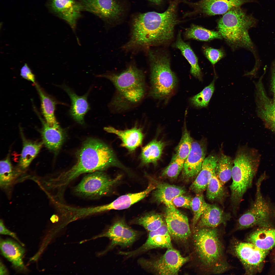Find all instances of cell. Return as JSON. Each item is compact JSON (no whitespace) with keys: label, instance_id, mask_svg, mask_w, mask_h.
<instances>
[{"label":"cell","instance_id":"cell-1","mask_svg":"<svg viewBox=\"0 0 275 275\" xmlns=\"http://www.w3.org/2000/svg\"><path fill=\"white\" fill-rule=\"evenodd\" d=\"M178 0L171 1L162 13L154 11L141 13L134 19L131 37L124 47L127 49L143 48L161 44L173 37L178 23L176 11Z\"/></svg>","mask_w":275,"mask_h":275},{"label":"cell","instance_id":"cell-2","mask_svg":"<svg viewBox=\"0 0 275 275\" xmlns=\"http://www.w3.org/2000/svg\"><path fill=\"white\" fill-rule=\"evenodd\" d=\"M78 153L76 164L54 179L61 191L64 192L68 185L82 174L102 171L112 166L122 167L112 149L97 139L86 141Z\"/></svg>","mask_w":275,"mask_h":275},{"label":"cell","instance_id":"cell-3","mask_svg":"<svg viewBox=\"0 0 275 275\" xmlns=\"http://www.w3.org/2000/svg\"><path fill=\"white\" fill-rule=\"evenodd\" d=\"M194 239L201 267L206 273L221 274L231 269L216 228L197 227Z\"/></svg>","mask_w":275,"mask_h":275},{"label":"cell","instance_id":"cell-4","mask_svg":"<svg viewBox=\"0 0 275 275\" xmlns=\"http://www.w3.org/2000/svg\"><path fill=\"white\" fill-rule=\"evenodd\" d=\"M257 21L246 14L240 7L233 8L224 13L217 24L218 32L233 49L244 48L251 51L257 59L249 30L256 24Z\"/></svg>","mask_w":275,"mask_h":275},{"label":"cell","instance_id":"cell-5","mask_svg":"<svg viewBox=\"0 0 275 275\" xmlns=\"http://www.w3.org/2000/svg\"><path fill=\"white\" fill-rule=\"evenodd\" d=\"M113 84L116 94L112 104L118 109L126 108L140 101L145 92V77L142 71L134 65L118 74H102Z\"/></svg>","mask_w":275,"mask_h":275},{"label":"cell","instance_id":"cell-6","mask_svg":"<svg viewBox=\"0 0 275 275\" xmlns=\"http://www.w3.org/2000/svg\"><path fill=\"white\" fill-rule=\"evenodd\" d=\"M258 157L253 150L243 149L237 153L233 161L230 186L231 198L236 205L241 201L248 189L252 186L257 172Z\"/></svg>","mask_w":275,"mask_h":275},{"label":"cell","instance_id":"cell-7","mask_svg":"<svg viewBox=\"0 0 275 275\" xmlns=\"http://www.w3.org/2000/svg\"><path fill=\"white\" fill-rule=\"evenodd\" d=\"M266 178L264 173L256 184L255 198L250 208L239 219L236 228L241 230L254 226L274 227L275 224V204L261 191L262 184Z\"/></svg>","mask_w":275,"mask_h":275},{"label":"cell","instance_id":"cell-8","mask_svg":"<svg viewBox=\"0 0 275 275\" xmlns=\"http://www.w3.org/2000/svg\"><path fill=\"white\" fill-rule=\"evenodd\" d=\"M148 55L151 72L150 95L156 99H167L173 93L177 82L171 69L169 57L151 51Z\"/></svg>","mask_w":275,"mask_h":275},{"label":"cell","instance_id":"cell-9","mask_svg":"<svg viewBox=\"0 0 275 275\" xmlns=\"http://www.w3.org/2000/svg\"><path fill=\"white\" fill-rule=\"evenodd\" d=\"M101 171L91 173L85 176L74 187V194L91 199H98L110 194L115 185L119 181L121 176L119 175L112 178Z\"/></svg>","mask_w":275,"mask_h":275},{"label":"cell","instance_id":"cell-10","mask_svg":"<svg viewBox=\"0 0 275 275\" xmlns=\"http://www.w3.org/2000/svg\"><path fill=\"white\" fill-rule=\"evenodd\" d=\"M229 250L242 265L245 274L254 275L262 271L269 251L262 250L250 243L236 239L231 240Z\"/></svg>","mask_w":275,"mask_h":275},{"label":"cell","instance_id":"cell-11","mask_svg":"<svg viewBox=\"0 0 275 275\" xmlns=\"http://www.w3.org/2000/svg\"><path fill=\"white\" fill-rule=\"evenodd\" d=\"M189 259L182 256L177 250L172 248L167 249L162 256L157 258L138 259V265L145 270L160 275H177L181 267Z\"/></svg>","mask_w":275,"mask_h":275},{"label":"cell","instance_id":"cell-12","mask_svg":"<svg viewBox=\"0 0 275 275\" xmlns=\"http://www.w3.org/2000/svg\"><path fill=\"white\" fill-rule=\"evenodd\" d=\"M143 232L130 226L124 219L116 220L101 236L108 238L110 243L106 251L118 246L122 248L130 246L143 234Z\"/></svg>","mask_w":275,"mask_h":275},{"label":"cell","instance_id":"cell-13","mask_svg":"<svg viewBox=\"0 0 275 275\" xmlns=\"http://www.w3.org/2000/svg\"><path fill=\"white\" fill-rule=\"evenodd\" d=\"M172 248L171 236L165 222L158 229L149 232L146 241L138 248L129 251H120L117 253L123 256L125 259H128L139 256L152 249Z\"/></svg>","mask_w":275,"mask_h":275},{"label":"cell","instance_id":"cell-14","mask_svg":"<svg viewBox=\"0 0 275 275\" xmlns=\"http://www.w3.org/2000/svg\"><path fill=\"white\" fill-rule=\"evenodd\" d=\"M80 2L83 10L106 20L117 19L123 11L117 0H80Z\"/></svg>","mask_w":275,"mask_h":275},{"label":"cell","instance_id":"cell-15","mask_svg":"<svg viewBox=\"0 0 275 275\" xmlns=\"http://www.w3.org/2000/svg\"><path fill=\"white\" fill-rule=\"evenodd\" d=\"M165 222L171 236L178 240L187 239L191 234L187 217L175 208H167Z\"/></svg>","mask_w":275,"mask_h":275},{"label":"cell","instance_id":"cell-16","mask_svg":"<svg viewBox=\"0 0 275 275\" xmlns=\"http://www.w3.org/2000/svg\"><path fill=\"white\" fill-rule=\"evenodd\" d=\"M206 149L202 143L193 140L190 151L185 160L183 174L187 180L196 176L205 158Z\"/></svg>","mask_w":275,"mask_h":275},{"label":"cell","instance_id":"cell-17","mask_svg":"<svg viewBox=\"0 0 275 275\" xmlns=\"http://www.w3.org/2000/svg\"><path fill=\"white\" fill-rule=\"evenodd\" d=\"M51 7L53 11L66 21L74 31L77 21L83 10L80 2L75 0H51Z\"/></svg>","mask_w":275,"mask_h":275},{"label":"cell","instance_id":"cell-18","mask_svg":"<svg viewBox=\"0 0 275 275\" xmlns=\"http://www.w3.org/2000/svg\"><path fill=\"white\" fill-rule=\"evenodd\" d=\"M248 0H200L194 4L197 10L209 16L224 14L231 9L240 7Z\"/></svg>","mask_w":275,"mask_h":275},{"label":"cell","instance_id":"cell-19","mask_svg":"<svg viewBox=\"0 0 275 275\" xmlns=\"http://www.w3.org/2000/svg\"><path fill=\"white\" fill-rule=\"evenodd\" d=\"M218 157L209 155L205 158L201 169L190 188L196 194L201 193L206 189L207 185L215 174Z\"/></svg>","mask_w":275,"mask_h":275},{"label":"cell","instance_id":"cell-20","mask_svg":"<svg viewBox=\"0 0 275 275\" xmlns=\"http://www.w3.org/2000/svg\"><path fill=\"white\" fill-rule=\"evenodd\" d=\"M22 246L11 239H0V248L3 255L15 269L20 271L25 269L23 260L25 250Z\"/></svg>","mask_w":275,"mask_h":275},{"label":"cell","instance_id":"cell-21","mask_svg":"<svg viewBox=\"0 0 275 275\" xmlns=\"http://www.w3.org/2000/svg\"><path fill=\"white\" fill-rule=\"evenodd\" d=\"M60 86L67 94L71 99V105L69 111L70 115L78 122L83 123L84 116L90 109L87 100L90 90L84 95L80 96L65 84Z\"/></svg>","mask_w":275,"mask_h":275},{"label":"cell","instance_id":"cell-22","mask_svg":"<svg viewBox=\"0 0 275 275\" xmlns=\"http://www.w3.org/2000/svg\"><path fill=\"white\" fill-rule=\"evenodd\" d=\"M257 86L260 116L267 126L275 132V100L267 96L261 81Z\"/></svg>","mask_w":275,"mask_h":275},{"label":"cell","instance_id":"cell-23","mask_svg":"<svg viewBox=\"0 0 275 275\" xmlns=\"http://www.w3.org/2000/svg\"><path fill=\"white\" fill-rule=\"evenodd\" d=\"M230 216L218 206L208 204L197 224V227L216 228L221 224H225Z\"/></svg>","mask_w":275,"mask_h":275},{"label":"cell","instance_id":"cell-24","mask_svg":"<svg viewBox=\"0 0 275 275\" xmlns=\"http://www.w3.org/2000/svg\"><path fill=\"white\" fill-rule=\"evenodd\" d=\"M246 241L260 249L269 251L275 246V228L258 227L248 236Z\"/></svg>","mask_w":275,"mask_h":275},{"label":"cell","instance_id":"cell-25","mask_svg":"<svg viewBox=\"0 0 275 275\" xmlns=\"http://www.w3.org/2000/svg\"><path fill=\"white\" fill-rule=\"evenodd\" d=\"M185 193V190L181 187L161 183L156 184L153 196L154 200L157 202L164 204L167 208L174 209L175 207L172 202L173 199Z\"/></svg>","mask_w":275,"mask_h":275},{"label":"cell","instance_id":"cell-26","mask_svg":"<svg viewBox=\"0 0 275 275\" xmlns=\"http://www.w3.org/2000/svg\"><path fill=\"white\" fill-rule=\"evenodd\" d=\"M43 125L41 131L43 143L49 150L57 152L60 148L64 140V135L59 125L51 126L42 118Z\"/></svg>","mask_w":275,"mask_h":275},{"label":"cell","instance_id":"cell-27","mask_svg":"<svg viewBox=\"0 0 275 275\" xmlns=\"http://www.w3.org/2000/svg\"><path fill=\"white\" fill-rule=\"evenodd\" d=\"M107 132L116 135L121 140V145L130 151L134 150L142 143L143 135L141 129L135 127L130 129L119 130L109 127L104 128Z\"/></svg>","mask_w":275,"mask_h":275},{"label":"cell","instance_id":"cell-28","mask_svg":"<svg viewBox=\"0 0 275 275\" xmlns=\"http://www.w3.org/2000/svg\"><path fill=\"white\" fill-rule=\"evenodd\" d=\"M34 84L40 98L42 112L45 121L51 126L59 125L54 113L56 105L59 102L47 93L37 83Z\"/></svg>","mask_w":275,"mask_h":275},{"label":"cell","instance_id":"cell-29","mask_svg":"<svg viewBox=\"0 0 275 275\" xmlns=\"http://www.w3.org/2000/svg\"><path fill=\"white\" fill-rule=\"evenodd\" d=\"M173 46L180 50L182 55L190 64L191 73L199 80H201L202 73L198 64V58L189 45L183 41L180 32L178 34L176 40L173 44Z\"/></svg>","mask_w":275,"mask_h":275},{"label":"cell","instance_id":"cell-30","mask_svg":"<svg viewBox=\"0 0 275 275\" xmlns=\"http://www.w3.org/2000/svg\"><path fill=\"white\" fill-rule=\"evenodd\" d=\"M164 146L163 142L154 139L142 147L140 155L142 163H156L161 157Z\"/></svg>","mask_w":275,"mask_h":275},{"label":"cell","instance_id":"cell-31","mask_svg":"<svg viewBox=\"0 0 275 275\" xmlns=\"http://www.w3.org/2000/svg\"><path fill=\"white\" fill-rule=\"evenodd\" d=\"M43 142H33L23 138V148L19 166L23 169L27 168L38 153Z\"/></svg>","mask_w":275,"mask_h":275},{"label":"cell","instance_id":"cell-32","mask_svg":"<svg viewBox=\"0 0 275 275\" xmlns=\"http://www.w3.org/2000/svg\"><path fill=\"white\" fill-rule=\"evenodd\" d=\"M184 35L186 39L202 41H208L214 39L223 38L218 31L210 30L196 25H192L187 29Z\"/></svg>","mask_w":275,"mask_h":275},{"label":"cell","instance_id":"cell-33","mask_svg":"<svg viewBox=\"0 0 275 275\" xmlns=\"http://www.w3.org/2000/svg\"><path fill=\"white\" fill-rule=\"evenodd\" d=\"M59 210L64 216H69L72 220L102 212L101 206L88 208H77L59 203Z\"/></svg>","mask_w":275,"mask_h":275},{"label":"cell","instance_id":"cell-34","mask_svg":"<svg viewBox=\"0 0 275 275\" xmlns=\"http://www.w3.org/2000/svg\"><path fill=\"white\" fill-rule=\"evenodd\" d=\"M160 215L155 213H146L132 220L131 224L140 225L148 232L156 230L165 222Z\"/></svg>","mask_w":275,"mask_h":275},{"label":"cell","instance_id":"cell-35","mask_svg":"<svg viewBox=\"0 0 275 275\" xmlns=\"http://www.w3.org/2000/svg\"><path fill=\"white\" fill-rule=\"evenodd\" d=\"M233 161L229 156L222 154L218 158L215 173L220 182L223 185L231 178Z\"/></svg>","mask_w":275,"mask_h":275},{"label":"cell","instance_id":"cell-36","mask_svg":"<svg viewBox=\"0 0 275 275\" xmlns=\"http://www.w3.org/2000/svg\"><path fill=\"white\" fill-rule=\"evenodd\" d=\"M223 185L215 173L208 183L207 187L206 196L211 201H220L223 198L225 191Z\"/></svg>","mask_w":275,"mask_h":275},{"label":"cell","instance_id":"cell-37","mask_svg":"<svg viewBox=\"0 0 275 275\" xmlns=\"http://www.w3.org/2000/svg\"><path fill=\"white\" fill-rule=\"evenodd\" d=\"M208 86L205 87L200 93L193 96L190 99L192 104L198 107L207 106L213 93L214 90L215 79Z\"/></svg>","mask_w":275,"mask_h":275},{"label":"cell","instance_id":"cell-38","mask_svg":"<svg viewBox=\"0 0 275 275\" xmlns=\"http://www.w3.org/2000/svg\"><path fill=\"white\" fill-rule=\"evenodd\" d=\"M208 204L204 199L203 195L201 193L197 194L192 199L191 208L193 213V225L194 229L200 217L207 208Z\"/></svg>","mask_w":275,"mask_h":275},{"label":"cell","instance_id":"cell-39","mask_svg":"<svg viewBox=\"0 0 275 275\" xmlns=\"http://www.w3.org/2000/svg\"><path fill=\"white\" fill-rule=\"evenodd\" d=\"M192 141L189 133L185 128L176 149L175 154L179 158L186 159L190 151Z\"/></svg>","mask_w":275,"mask_h":275},{"label":"cell","instance_id":"cell-40","mask_svg":"<svg viewBox=\"0 0 275 275\" xmlns=\"http://www.w3.org/2000/svg\"><path fill=\"white\" fill-rule=\"evenodd\" d=\"M185 160L175 154L169 164L163 170L162 176L172 178H176L183 169Z\"/></svg>","mask_w":275,"mask_h":275},{"label":"cell","instance_id":"cell-41","mask_svg":"<svg viewBox=\"0 0 275 275\" xmlns=\"http://www.w3.org/2000/svg\"><path fill=\"white\" fill-rule=\"evenodd\" d=\"M0 183L5 186L10 182L13 178L14 172L9 157L1 161L0 163Z\"/></svg>","mask_w":275,"mask_h":275},{"label":"cell","instance_id":"cell-42","mask_svg":"<svg viewBox=\"0 0 275 275\" xmlns=\"http://www.w3.org/2000/svg\"><path fill=\"white\" fill-rule=\"evenodd\" d=\"M204 53L211 63L214 65L224 57V51L222 49H217L210 47L204 49Z\"/></svg>","mask_w":275,"mask_h":275},{"label":"cell","instance_id":"cell-43","mask_svg":"<svg viewBox=\"0 0 275 275\" xmlns=\"http://www.w3.org/2000/svg\"><path fill=\"white\" fill-rule=\"evenodd\" d=\"M192 200V199L189 197L182 195L175 197L173 200L172 202L174 206L176 207L190 209Z\"/></svg>","mask_w":275,"mask_h":275},{"label":"cell","instance_id":"cell-44","mask_svg":"<svg viewBox=\"0 0 275 275\" xmlns=\"http://www.w3.org/2000/svg\"><path fill=\"white\" fill-rule=\"evenodd\" d=\"M20 75L23 78L34 84L36 82L35 76L26 63L21 68Z\"/></svg>","mask_w":275,"mask_h":275},{"label":"cell","instance_id":"cell-45","mask_svg":"<svg viewBox=\"0 0 275 275\" xmlns=\"http://www.w3.org/2000/svg\"><path fill=\"white\" fill-rule=\"evenodd\" d=\"M0 233L10 236L17 240L22 246L24 245V244L20 241L15 233L11 231L5 227L2 220H1L0 222Z\"/></svg>","mask_w":275,"mask_h":275},{"label":"cell","instance_id":"cell-46","mask_svg":"<svg viewBox=\"0 0 275 275\" xmlns=\"http://www.w3.org/2000/svg\"><path fill=\"white\" fill-rule=\"evenodd\" d=\"M272 65V89L275 97V60Z\"/></svg>","mask_w":275,"mask_h":275},{"label":"cell","instance_id":"cell-47","mask_svg":"<svg viewBox=\"0 0 275 275\" xmlns=\"http://www.w3.org/2000/svg\"><path fill=\"white\" fill-rule=\"evenodd\" d=\"M8 274L6 267L1 260L0 263V275H7Z\"/></svg>","mask_w":275,"mask_h":275},{"label":"cell","instance_id":"cell-48","mask_svg":"<svg viewBox=\"0 0 275 275\" xmlns=\"http://www.w3.org/2000/svg\"><path fill=\"white\" fill-rule=\"evenodd\" d=\"M271 257V260L275 266V249L272 252Z\"/></svg>","mask_w":275,"mask_h":275},{"label":"cell","instance_id":"cell-49","mask_svg":"<svg viewBox=\"0 0 275 275\" xmlns=\"http://www.w3.org/2000/svg\"><path fill=\"white\" fill-rule=\"evenodd\" d=\"M157 4H160L162 0H148Z\"/></svg>","mask_w":275,"mask_h":275}]
</instances>
